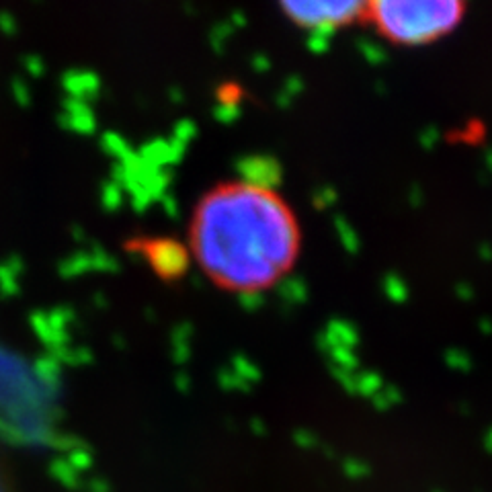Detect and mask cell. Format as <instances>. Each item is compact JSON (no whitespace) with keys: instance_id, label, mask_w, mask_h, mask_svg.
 Segmentation results:
<instances>
[{"instance_id":"1","label":"cell","mask_w":492,"mask_h":492,"mask_svg":"<svg viewBox=\"0 0 492 492\" xmlns=\"http://www.w3.org/2000/svg\"><path fill=\"white\" fill-rule=\"evenodd\" d=\"M302 224L281 191L253 178L219 181L197 199L187 251L203 277L226 294L273 290L302 255Z\"/></svg>"},{"instance_id":"2","label":"cell","mask_w":492,"mask_h":492,"mask_svg":"<svg viewBox=\"0 0 492 492\" xmlns=\"http://www.w3.org/2000/svg\"><path fill=\"white\" fill-rule=\"evenodd\" d=\"M466 8L468 0H370L365 21L384 41L416 50L455 33Z\"/></svg>"},{"instance_id":"3","label":"cell","mask_w":492,"mask_h":492,"mask_svg":"<svg viewBox=\"0 0 492 492\" xmlns=\"http://www.w3.org/2000/svg\"><path fill=\"white\" fill-rule=\"evenodd\" d=\"M277 6L297 29L328 35L365 21L370 0H277Z\"/></svg>"},{"instance_id":"4","label":"cell","mask_w":492,"mask_h":492,"mask_svg":"<svg viewBox=\"0 0 492 492\" xmlns=\"http://www.w3.org/2000/svg\"><path fill=\"white\" fill-rule=\"evenodd\" d=\"M125 248L138 255L150 271L166 283L183 279L191 265L187 244H181L175 238L136 236L125 242Z\"/></svg>"}]
</instances>
